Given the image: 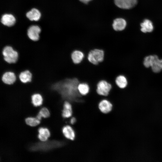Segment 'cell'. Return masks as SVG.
Here are the masks:
<instances>
[{
    "mask_svg": "<svg viewBox=\"0 0 162 162\" xmlns=\"http://www.w3.org/2000/svg\"><path fill=\"white\" fill-rule=\"evenodd\" d=\"M80 83L76 78H67L52 84L50 88L60 95L62 100L72 101L82 96L77 89Z\"/></svg>",
    "mask_w": 162,
    "mask_h": 162,
    "instance_id": "cell-1",
    "label": "cell"
},
{
    "mask_svg": "<svg viewBox=\"0 0 162 162\" xmlns=\"http://www.w3.org/2000/svg\"><path fill=\"white\" fill-rule=\"evenodd\" d=\"M62 145V142L58 141H46L34 144L30 146L29 149L33 152H47L59 147Z\"/></svg>",
    "mask_w": 162,
    "mask_h": 162,
    "instance_id": "cell-2",
    "label": "cell"
},
{
    "mask_svg": "<svg viewBox=\"0 0 162 162\" xmlns=\"http://www.w3.org/2000/svg\"><path fill=\"white\" fill-rule=\"evenodd\" d=\"M2 53L4 60L8 63H15L18 60V53L11 46H5L3 50Z\"/></svg>",
    "mask_w": 162,
    "mask_h": 162,
    "instance_id": "cell-3",
    "label": "cell"
},
{
    "mask_svg": "<svg viewBox=\"0 0 162 162\" xmlns=\"http://www.w3.org/2000/svg\"><path fill=\"white\" fill-rule=\"evenodd\" d=\"M104 56V52L103 50L94 49L89 51L87 56V58L90 63L97 65L103 61Z\"/></svg>",
    "mask_w": 162,
    "mask_h": 162,
    "instance_id": "cell-4",
    "label": "cell"
},
{
    "mask_svg": "<svg viewBox=\"0 0 162 162\" xmlns=\"http://www.w3.org/2000/svg\"><path fill=\"white\" fill-rule=\"evenodd\" d=\"M112 88V85L105 80L100 81L97 84L96 92L99 95L106 97Z\"/></svg>",
    "mask_w": 162,
    "mask_h": 162,
    "instance_id": "cell-5",
    "label": "cell"
},
{
    "mask_svg": "<svg viewBox=\"0 0 162 162\" xmlns=\"http://www.w3.org/2000/svg\"><path fill=\"white\" fill-rule=\"evenodd\" d=\"M138 0H114L115 4L123 9H130L134 7L137 3Z\"/></svg>",
    "mask_w": 162,
    "mask_h": 162,
    "instance_id": "cell-6",
    "label": "cell"
},
{
    "mask_svg": "<svg viewBox=\"0 0 162 162\" xmlns=\"http://www.w3.org/2000/svg\"><path fill=\"white\" fill-rule=\"evenodd\" d=\"M40 32L41 29L38 26L35 25L31 26L27 31V36L31 40L37 41L39 39V34Z\"/></svg>",
    "mask_w": 162,
    "mask_h": 162,
    "instance_id": "cell-7",
    "label": "cell"
},
{
    "mask_svg": "<svg viewBox=\"0 0 162 162\" xmlns=\"http://www.w3.org/2000/svg\"><path fill=\"white\" fill-rule=\"evenodd\" d=\"M98 107L100 111L102 113H107L112 110V105L109 100L104 98L100 101Z\"/></svg>",
    "mask_w": 162,
    "mask_h": 162,
    "instance_id": "cell-8",
    "label": "cell"
},
{
    "mask_svg": "<svg viewBox=\"0 0 162 162\" xmlns=\"http://www.w3.org/2000/svg\"><path fill=\"white\" fill-rule=\"evenodd\" d=\"M2 79L4 83L10 85L14 83L16 80V77L14 72L8 71L3 74Z\"/></svg>",
    "mask_w": 162,
    "mask_h": 162,
    "instance_id": "cell-9",
    "label": "cell"
},
{
    "mask_svg": "<svg viewBox=\"0 0 162 162\" xmlns=\"http://www.w3.org/2000/svg\"><path fill=\"white\" fill-rule=\"evenodd\" d=\"M1 22L4 25L10 27L14 24L16 22V19L12 14H5L2 16Z\"/></svg>",
    "mask_w": 162,
    "mask_h": 162,
    "instance_id": "cell-10",
    "label": "cell"
},
{
    "mask_svg": "<svg viewBox=\"0 0 162 162\" xmlns=\"http://www.w3.org/2000/svg\"><path fill=\"white\" fill-rule=\"evenodd\" d=\"M85 56L84 53L79 50H75L71 54L72 60L75 64H79L83 60Z\"/></svg>",
    "mask_w": 162,
    "mask_h": 162,
    "instance_id": "cell-11",
    "label": "cell"
},
{
    "mask_svg": "<svg viewBox=\"0 0 162 162\" xmlns=\"http://www.w3.org/2000/svg\"><path fill=\"white\" fill-rule=\"evenodd\" d=\"M126 25V22L124 19L122 18H118L114 20L112 26L115 30L121 31L124 29Z\"/></svg>",
    "mask_w": 162,
    "mask_h": 162,
    "instance_id": "cell-12",
    "label": "cell"
},
{
    "mask_svg": "<svg viewBox=\"0 0 162 162\" xmlns=\"http://www.w3.org/2000/svg\"><path fill=\"white\" fill-rule=\"evenodd\" d=\"M140 30L145 33L151 32L154 29V26L152 22L147 19H145L140 24Z\"/></svg>",
    "mask_w": 162,
    "mask_h": 162,
    "instance_id": "cell-13",
    "label": "cell"
},
{
    "mask_svg": "<svg viewBox=\"0 0 162 162\" xmlns=\"http://www.w3.org/2000/svg\"><path fill=\"white\" fill-rule=\"evenodd\" d=\"M72 114V106L70 101L65 100L63 104L62 116L64 118L70 117Z\"/></svg>",
    "mask_w": 162,
    "mask_h": 162,
    "instance_id": "cell-14",
    "label": "cell"
},
{
    "mask_svg": "<svg viewBox=\"0 0 162 162\" xmlns=\"http://www.w3.org/2000/svg\"><path fill=\"white\" fill-rule=\"evenodd\" d=\"M115 82L117 86L122 89L127 87L128 83L126 76L122 74L118 75L116 77Z\"/></svg>",
    "mask_w": 162,
    "mask_h": 162,
    "instance_id": "cell-15",
    "label": "cell"
},
{
    "mask_svg": "<svg viewBox=\"0 0 162 162\" xmlns=\"http://www.w3.org/2000/svg\"><path fill=\"white\" fill-rule=\"evenodd\" d=\"M62 133L64 136L67 139L74 140L75 136V132L73 128L69 125L64 127L62 129Z\"/></svg>",
    "mask_w": 162,
    "mask_h": 162,
    "instance_id": "cell-16",
    "label": "cell"
},
{
    "mask_svg": "<svg viewBox=\"0 0 162 162\" xmlns=\"http://www.w3.org/2000/svg\"><path fill=\"white\" fill-rule=\"evenodd\" d=\"M38 137L42 142L47 141L50 135L49 130L46 128H39L38 130Z\"/></svg>",
    "mask_w": 162,
    "mask_h": 162,
    "instance_id": "cell-17",
    "label": "cell"
},
{
    "mask_svg": "<svg viewBox=\"0 0 162 162\" xmlns=\"http://www.w3.org/2000/svg\"><path fill=\"white\" fill-rule=\"evenodd\" d=\"M31 102L34 106H40L44 102L43 97L41 94L39 93H35L31 96Z\"/></svg>",
    "mask_w": 162,
    "mask_h": 162,
    "instance_id": "cell-18",
    "label": "cell"
},
{
    "mask_svg": "<svg viewBox=\"0 0 162 162\" xmlns=\"http://www.w3.org/2000/svg\"><path fill=\"white\" fill-rule=\"evenodd\" d=\"M32 77V74L28 70H26L21 72L19 75L20 80L24 83L31 82Z\"/></svg>",
    "mask_w": 162,
    "mask_h": 162,
    "instance_id": "cell-19",
    "label": "cell"
},
{
    "mask_svg": "<svg viewBox=\"0 0 162 162\" xmlns=\"http://www.w3.org/2000/svg\"><path fill=\"white\" fill-rule=\"evenodd\" d=\"M26 16L31 21H37L40 18L41 14L38 9L34 8L28 12L26 13Z\"/></svg>",
    "mask_w": 162,
    "mask_h": 162,
    "instance_id": "cell-20",
    "label": "cell"
},
{
    "mask_svg": "<svg viewBox=\"0 0 162 162\" xmlns=\"http://www.w3.org/2000/svg\"><path fill=\"white\" fill-rule=\"evenodd\" d=\"M77 89L79 93L82 96L87 94L90 91L89 85L85 82L80 83L77 86Z\"/></svg>",
    "mask_w": 162,
    "mask_h": 162,
    "instance_id": "cell-21",
    "label": "cell"
},
{
    "mask_svg": "<svg viewBox=\"0 0 162 162\" xmlns=\"http://www.w3.org/2000/svg\"><path fill=\"white\" fill-rule=\"evenodd\" d=\"M158 57L156 55H150L146 57L143 62L144 66L146 68L151 67Z\"/></svg>",
    "mask_w": 162,
    "mask_h": 162,
    "instance_id": "cell-22",
    "label": "cell"
},
{
    "mask_svg": "<svg viewBox=\"0 0 162 162\" xmlns=\"http://www.w3.org/2000/svg\"><path fill=\"white\" fill-rule=\"evenodd\" d=\"M152 71L155 73H158L162 70V59H160L158 57L151 67Z\"/></svg>",
    "mask_w": 162,
    "mask_h": 162,
    "instance_id": "cell-23",
    "label": "cell"
},
{
    "mask_svg": "<svg viewBox=\"0 0 162 162\" xmlns=\"http://www.w3.org/2000/svg\"><path fill=\"white\" fill-rule=\"evenodd\" d=\"M50 113L49 110L46 107L42 108L39 111L36 118L40 120L42 118H47L49 117Z\"/></svg>",
    "mask_w": 162,
    "mask_h": 162,
    "instance_id": "cell-24",
    "label": "cell"
},
{
    "mask_svg": "<svg viewBox=\"0 0 162 162\" xmlns=\"http://www.w3.org/2000/svg\"><path fill=\"white\" fill-rule=\"evenodd\" d=\"M25 122L28 125L31 127H34L40 123V120L36 117H29L26 119Z\"/></svg>",
    "mask_w": 162,
    "mask_h": 162,
    "instance_id": "cell-25",
    "label": "cell"
},
{
    "mask_svg": "<svg viewBox=\"0 0 162 162\" xmlns=\"http://www.w3.org/2000/svg\"><path fill=\"white\" fill-rule=\"evenodd\" d=\"M76 119L74 117H72L70 120V123L72 124H74L76 122Z\"/></svg>",
    "mask_w": 162,
    "mask_h": 162,
    "instance_id": "cell-26",
    "label": "cell"
},
{
    "mask_svg": "<svg viewBox=\"0 0 162 162\" xmlns=\"http://www.w3.org/2000/svg\"><path fill=\"white\" fill-rule=\"evenodd\" d=\"M81 2L85 3H88L90 1L92 0H80Z\"/></svg>",
    "mask_w": 162,
    "mask_h": 162,
    "instance_id": "cell-27",
    "label": "cell"
}]
</instances>
